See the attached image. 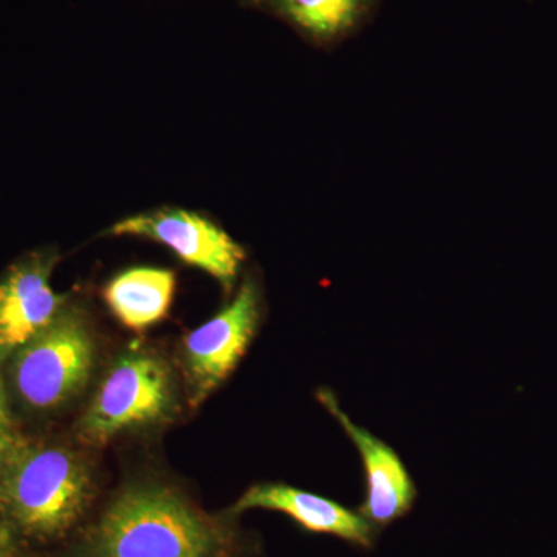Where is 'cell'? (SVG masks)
Returning a JSON list of instances; mask_svg holds the SVG:
<instances>
[{
    "label": "cell",
    "mask_w": 557,
    "mask_h": 557,
    "mask_svg": "<svg viewBox=\"0 0 557 557\" xmlns=\"http://www.w3.org/2000/svg\"><path fill=\"white\" fill-rule=\"evenodd\" d=\"M94 487L76 450L21 435L0 471V520L24 541H61L86 516Z\"/></svg>",
    "instance_id": "2"
},
{
    "label": "cell",
    "mask_w": 557,
    "mask_h": 557,
    "mask_svg": "<svg viewBox=\"0 0 557 557\" xmlns=\"http://www.w3.org/2000/svg\"><path fill=\"white\" fill-rule=\"evenodd\" d=\"M174 293V271L135 267L110 278L102 288V299L120 324L143 332L168 317Z\"/></svg>",
    "instance_id": "11"
},
{
    "label": "cell",
    "mask_w": 557,
    "mask_h": 557,
    "mask_svg": "<svg viewBox=\"0 0 557 557\" xmlns=\"http://www.w3.org/2000/svg\"><path fill=\"white\" fill-rule=\"evenodd\" d=\"M112 236L141 237L157 242L186 265L196 267L233 292L247 252L225 230L200 212L159 208L116 222Z\"/></svg>",
    "instance_id": "6"
},
{
    "label": "cell",
    "mask_w": 557,
    "mask_h": 557,
    "mask_svg": "<svg viewBox=\"0 0 557 557\" xmlns=\"http://www.w3.org/2000/svg\"><path fill=\"white\" fill-rule=\"evenodd\" d=\"M177 410V387L170 364L146 348L123 351L102 376L76 435L90 446H102L123 432L157 426Z\"/></svg>",
    "instance_id": "4"
},
{
    "label": "cell",
    "mask_w": 557,
    "mask_h": 557,
    "mask_svg": "<svg viewBox=\"0 0 557 557\" xmlns=\"http://www.w3.org/2000/svg\"><path fill=\"white\" fill-rule=\"evenodd\" d=\"M97 341L86 310L69 300L58 318L11 355L9 395L25 412H60L83 394L94 375Z\"/></svg>",
    "instance_id": "3"
},
{
    "label": "cell",
    "mask_w": 557,
    "mask_h": 557,
    "mask_svg": "<svg viewBox=\"0 0 557 557\" xmlns=\"http://www.w3.org/2000/svg\"><path fill=\"white\" fill-rule=\"evenodd\" d=\"M242 7L284 22L318 49H332L357 35L381 0H239Z\"/></svg>",
    "instance_id": "10"
},
{
    "label": "cell",
    "mask_w": 557,
    "mask_h": 557,
    "mask_svg": "<svg viewBox=\"0 0 557 557\" xmlns=\"http://www.w3.org/2000/svg\"><path fill=\"white\" fill-rule=\"evenodd\" d=\"M0 557H27L24 539L3 520H0Z\"/></svg>",
    "instance_id": "13"
},
{
    "label": "cell",
    "mask_w": 557,
    "mask_h": 557,
    "mask_svg": "<svg viewBox=\"0 0 557 557\" xmlns=\"http://www.w3.org/2000/svg\"><path fill=\"white\" fill-rule=\"evenodd\" d=\"M319 403L338 420L361 456L366 474V500L359 512L373 527H387L408 515L417 497V487L408 468L387 443L368 429L358 426L341 409L338 398L329 388H319Z\"/></svg>",
    "instance_id": "8"
},
{
    "label": "cell",
    "mask_w": 557,
    "mask_h": 557,
    "mask_svg": "<svg viewBox=\"0 0 557 557\" xmlns=\"http://www.w3.org/2000/svg\"><path fill=\"white\" fill-rule=\"evenodd\" d=\"M60 255L40 248L17 259L0 276V366L49 327L70 300L51 288Z\"/></svg>",
    "instance_id": "7"
},
{
    "label": "cell",
    "mask_w": 557,
    "mask_h": 557,
    "mask_svg": "<svg viewBox=\"0 0 557 557\" xmlns=\"http://www.w3.org/2000/svg\"><path fill=\"white\" fill-rule=\"evenodd\" d=\"M234 516H209L174 487H121L69 557H237Z\"/></svg>",
    "instance_id": "1"
},
{
    "label": "cell",
    "mask_w": 557,
    "mask_h": 557,
    "mask_svg": "<svg viewBox=\"0 0 557 557\" xmlns=\"http://www.w3.org/2000/svg\"><path fill=\"white\" fill-rule=\"evenodd\" d=\"M248 509L282 512L310 533L329 534L358 547L372 548L375 544V527L361 512L285 483H259L249 487L228 512L237 516Z\"/></svg>",
    "instance_id": "9"
},
{
    "label": "cell",
    "mask_w": 557,
    "mask_h": 557,
    "mask_svg": "<svg viewBox=\"0 0 557 557\" xmlns=\"http://www.w3.org/2000/svg\"><path fill=\"white\" fill-rule=\"evenodd\" d=\"M262 295L249 276L228 306L183 338L180 362L190 408H199L237 368L258 333Z\"/></svg>",
    "instance_id": "5"
},
{
    "label": "cell",
    "mask_w": 557,
    "mask_h": 557,
    "mask_svg": "<svg viewBox=\"0 0 557 557\" xmlns=\"http://www.w3.org/2000/svg\"><path fill=\"white\" fill-rule=\"evenodd\" d=\"M20 438L21 432L17 431L16 423H14L5 380L0 376V471Z\"/></svg>",
    "instance_id": "12"
}]
</instances>
